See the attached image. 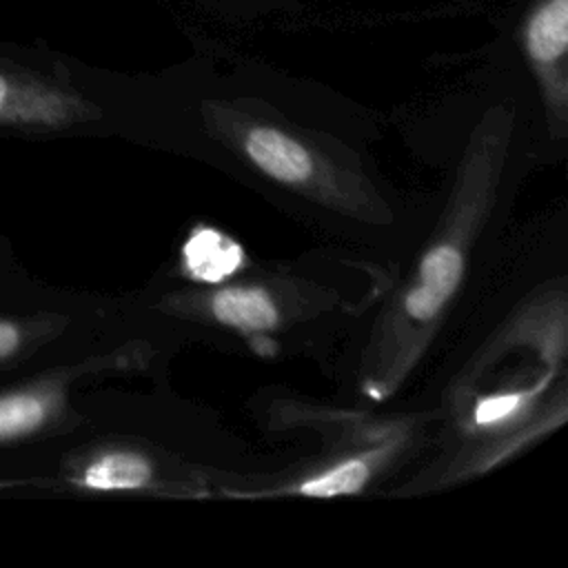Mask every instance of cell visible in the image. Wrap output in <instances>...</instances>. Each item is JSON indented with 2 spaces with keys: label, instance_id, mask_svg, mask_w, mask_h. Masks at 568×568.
<instances>
[{
  "label": "cell",
  "instance_id": "1",
  "mask_svg": "<svg viewBox=\"0 0 568 568\" xmlns=\"http://www.w3.org/2000/svg\"><path fill=\"white\" fill-rule=\"evenodd\" d=\"M246 151L262 171L282 182H302L313 169L306 149L275 129H253Z\"/></svg>",
  "mask_w": 568,
  "mask_h": 568
},
{
  "label": "cell",
  "instance_id": "2",
  "mask_svg": "<svg viewBox=\"0 0 568 568\" xmlns=\"http://www.w3.org/2000/svg\"><path fill=\"white\" fill-rule=\"evenodd\" d=\"M242 260V248L215 229H200L184 244V262L189 273L204 282L224 280L240 268Z\"/></svg>",
  "mask_w": 568,
  "mask_h": 568
},
{
  "label": "cell",
  "instance_id": "3",
  "mask_svg": "<svg viewBox=\"0 0 568 568\" xmlns=\"http://www.w3.org/2000/svg\"><path fill=\"white\" fill-rule=\"evenodd\" d=\"M568 47V0L544 2L526 24V49L537 62H552Z\"/></svg>",
  "mask_w": 568,
  "mask_h": 568
},
{
  "label": "cell",
  "instance_id": "4",
  "mask_svg": "<svg viewBox=\"0 0 568 568\" xmlns=\"http://www.w3.org/2000/svg\"><path fill=\"white\" fill-rule=\"evenodd\" d=\"M215 317L240 328H268L277 313L271 300L257 288H224L213 300Z\"/></svg>",
  "mask_w": 568,
  "mask_h": 568
},
{
  "label": "cell",
  "instance_id": "5",
  "mask_svg": "<svg viewBox=\"0 0 568 568\" xmlns=\"http://www.w3.org/2000/svg\"><path fill=\"white\" fill-rule=\"evenodd\" d=\"M151 468L146 459L131 453H113L95 464H91L84 473V484L98 490H118V488H140L149 481Z\"/></svg>",
  "mask_w": 568,
  "mask_h": 568
},
{
  "label": "cell",
  "instance_id": "6",
  "mask_svg": "<svg viewBox=\"0 0 568 568\" xmlns=\"http://www.w3.org/2000/svg\"><path fill=\"white\" fill-rule=\"evenodd\" d=\"M464 271V260L455 246H435L422 262V286L448 300Z\"/></svg>",
  "mask_w": 568,
  "mask_h": 568
},
{
  "label": "cell",
  "instance_id": "7",
  "mask_svg": "<svg viewBox=\"0 0 568 568\" xmlns=\"http://www.w3.org/2000/svg\"><path fill=\"white\" fill-rule=\"evenodd\" d=\"M47 410L36 395H7L0 397V439H11L36 430Z\"/></svg>",
  "mask_w": 568,
  "mask_h": 568
},
{
  "label": "cell",
  "instance_id": "8",
  "mask_svg": "<svg viewBox=\"0 0 568 568\" xmlns=\"http://www.w3.org/2000/svg\"><path fill=\"white\" fill-rule=\"evenodd\" d=\"M368 479V466L359 459H348L324 475H317L300 486V493L311 497H333V495H351L357 493Z\"/></svg>",
  "mask_w": 568,
  "mask_h": 568
},
{
  "label": "cell",
  "instance_id": "9",
  "mask_svg": "<svg viewBox=\"0 0 568 568\" xmlns=\"http://www.w3.org/2000/svg\"><path fill=\"white\" fill-rule=\"evenodd\" d=\"M446 300H442L439 295H435L433 291H428L426 286H417L415 291L408 293L406 297V311L415 317V320H430Z\"/></svg>",
  "mask_w": 568,
  "mask_h": 568
},
{
  "label": "cell",
  "instance_id": "10",
  "mask_svg": "<svg viewBox=\"0 0 568 568\" xmlns=\"http://www.w3.org/2000/svg\"><path fill=\"white\" fill-rule=\"evenodd\" d=\"M517 404H519V399H517L515 395L486 399V402L479 406V410H477V419H479V422H495V419L504 417L506 413H510Z\"/></svg>",
  "mask_w": 568,
  "mask_h": 568
},
{
  "label": "cell",
  "instance_id": "11",
  "mask_svg": "<svg viewBox=\"0 0 568 568\" xmlns=\"http://www.w3.org/2000/svg\"><path fill=\"white\" fill-rule=\"evenodd\" d=\"M20 344V333L13 324L0 322V359L9 357Z\"/></svg>",
  "mask_w": 568,
  "mask_h": 568
},
{
  "label": "cell",
  "instance_id": "12",
  "mask_svg": "<svg viewBox=\"0 0 568 568\" xmlns=\"http://www.w3.org/2000/svg\"><path fill=\"white\" fill-rule=\"evenodd\" d=\"M13 100H16V84L4 71H0V113H7Z\"/></svg>",
  "mask_w": 568,
  "mask_h": 568
}]
</instances>
